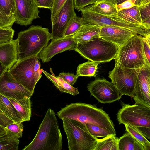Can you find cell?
<instances>
[{
    "label": "cell",
    "mask_w": 150,
    "mask_h": 150,
    "mask_svg": "<svg viewBox=\"0 0 150 150\" xmlns=\"http://www.w3.org/2000/svg\"><path fill=\"white\" fill-rule=\"evenodd\" d=\"M57 115L61 120L69 118L85 124H93L116 134L114 123L108 115L102 108L94 105L80 102L71 103L61 108Z\"/></svg>",
    "instance_id": "obj_1"
},
{
    "label": "cell",
    "mask_w": 150,
    "mask_h": 150,
    "mask_svg": "<svg viewBox=\"0 0 150 150\" xmlns=\"http://www.w3.org/2000/svg\"><path fill=\"white\" fill-rule=\"evenodd\" d=\"M62 135L54 111L47 110L32 141L23 150H61Z\"/></svg>",
    "instance_id": "obj_2"
},
{
    "label": "cell",
    "mask_w": 150,
    "mask_h": 150,
    "mask_svg": "<svg viewBox=\"0 0 150 150\" xmlns=\"http://www.w3.org/2000/svg\"><path fill=\"white\" fill-rule=\"evenodd\" d=\"M52 39L47 28L33 25L18 33L16 40L18 61L37 56Z\"/></svg>",
    "instance_id": "obj_3"
},
{
    "label": "cell",
    "mask_w": 150,
    "mask_h": 150,
    "mask_svg": "<svg viewBox=\"0 0 150 150\" xmlns=\"http://www.w3.org/2000/svg\"><path fill=\"white\" fill-rule=\"evenodd\" d=\"M119 47L99 37L85 43L77 44L74 50L84 58L100 64L115 60Z\"/></svg>",
    "instance_id": "obj_4"
},
{
    "label": "cell",
    "mask_w": 150,
    "mask_h": 150,
    "mask_svg": "<svg viewBox=\"0 0 150 150\" xmlns=\"http://www.w3.org/2000/svg\"><path fill=\"white\" fill-rule=\"evenodd\" d=\"M122 108L117 114L119 124H128L139 130L150 139V107L138 102L130 105L121 101Z\"/></svg>",
    "instance_id": "obj_5"
},
{
    "label": "cell",
    "mask_w": 150,
    "mask_h": 150,
    "mask_svg": "<svg viewBox=\"0 0 150 150\" xmlns=\"http://www.w3.org/2000/svg\"><path fill=\"white\" fill-rule=\"evenodd\" d=\"M69 150H94L97 138L89 132L86 124L69 118L62 119Z\"/></svg>",
    "instance_id": "obj_6"
},
{
    "label": "cell",
    "mask_w": 150,
    "mask_h": 150,
    "mask_svg": "<svg viewBox=\"0 0 150 150\" xmlns=\"http://www.w3.org/2000/svg\"><path fill=\"white\" fill-rule=\"evenodd\" d=\"M40 67L37 56L17 62L9 71L17 81L33 94L35 86L42 77Z\"/></svg>",
    "instance_id": "obj_7"
},
{
    "label": "cell",
    "mask_w": 150,
    "mask_h": 150,
    "mask_svg": "<svg viewBox=\"0 0 150 150\" xmlns=\"http://www.w3.org/2000/svg\"><path fill=\"white\" fill-rule=\"evenodd\" d=\"M143 38L142 36L137 34L120 47L115 63L122 67L131 69H138L145 66Z\"/></svg>",
    "instance_id": "obj_8"
},
{
    "label": "cell",
    "mask_w": 150,
    "mask_h": 150,
    "mask_svg": "<svg viewBox=\"0 0 150 150\" xmlns=\"http://www.w3.org/2000/svg\"><path fill=\"white\" fill-rule=\"evenodd\" d=\"M82 18L86 24L97 25L101 27L113 25L129 29L143 37L150 34L149 30L141 25L132 23L117 16H106L91 11L85 7L81 10Z\"/></svg>",
    "instance_id": "obj_9"
},
{
    "label": "cell",
    "mask_w": 150,
    "mask_h": 150,
    "mask_svg": "<svg viewBox=\"0 0 150 150\" xmlns=\"http://www.w3.org/2000/svg\"><path fill=\"white\" fill-rule=\"evenodd\" d=\"M140 68L124 67L115 63L114 69L109 71L108 77L122 96L126 95L132 97L133 96L136 81Z\"/></svg>",
    "instance_id": "obj_10"
},
{
    "label": "cell",
    "mask_w": 150,
    "mask_h": 150,
    "mask_svg": "<svg viewBox=\"0 0 150 150\" xmlns=\"http://www.w3.org/2000/svg\"><path fill=\"white\" fill-rule=\"evenodd\" d=\"M87 88L91 95L101 103H110L122 97L115 86L105 79H95L88 84Z\"/></svg>",
    "instance_id": "obj_11"
},
{
    "label": "cell",
    "mask_w": 150,
    "mask_h": 150,
    "mask_svg": "<svg viewBox=\"0 0 150 150\" xmlns=\"http://www.w3.org/2000/svg\"><path fill=\"white\" fill-rule=\"evenodd\" d=\"M0 94L8 98L19 100L33 94L17 81L8 70H5L0 77Z\"/></svg>",
    "instance_id": "obj_12"
},
{
    "label": "cell",
    "mask_w": 150,
    "mask_h": 150,
    "mask_svg": "<svg viewBox=\"0 0 150 150\" xmlns=\"http://www.w3.org/2000/svg\"><path fill=\"white\" fill-rule=\"evenodd\" d=\"M77 45V42L72 35L52 40L50 43L42 50L37 57L42 62H47L58 53L67 50H74Z\"/></svg>",
    "instance_id": "obj_13"
},
{
    "label": "cell",
    "mask_w": 150,
    "mask_h": 150,
    "mask_svg": "<svg viewBox=\"0 0 150 150\" xmlns=\"http://www.w3.org/2000/svg\"><path fill=\"white\" fill-rule=\"evenodd\" d=\"M16 12L14 14L15 22L21 25L27 26L32 21L40 18V11L34 0H15Z\"/></svg>",
    "instance_id": "obj_14"
},
{
    "label": "cell",
    "mask_w": 150,
    "mask_h": 150,
    "mask_svg": "<svg viewBox=\"0 0 150 150\" xmlns=\"http://www.w3.org/2000/svg\"><path fill=\"white\" fill-rule=\"evenodd\" d=\"M132 98L135 102L150 107V67L146 65L140 68Z\"/></svg>",
    "instance_id": "obj_15"
},
{
    "label": "cell",
    "mask_w": 150,
    "mask_h": 150,
    "mask_svg": "<svg viewBox=\"0 0 150 150\" xmlns=\"http://www.w3.org/2000/svg\"><path fill=\"white\" fill-rule=\"evenodd\" d=\"M74 8L73 0H67L61 9L56 21L52 24L51 40L63 37L70 20L76 16Z\"/></svg>",
    "instance_id": "obj_16"
},
{
    "label": "cell",
    "mask_w": 150,
    "mask_h": 150,
    "mask_svg": "<svg viewBox=\"0 0 150 150\" xmlns=\"http://www.w3.org/2000/svg\"><path fill=\"white\" fill-rule=\"evenodd\" d=\"M137 34L125 28L108 25L101 27L99 37L120 47Z\"/></svg>",
    "instance_id": "obj_17"
},
{
    "label": "cell",
    "mask_w": 150,
    "mask_h": 150,
    "mask_svg": "<svg viewBox=\"0 0 150 150\" xmlns=\"http://www.w3.org/2000/svg\"><path fill=\"white\" fill-rule=\"evenodd\" d=\"M0 61L8 71L18 61L16 39L0 44Z\"/></svg>",
    "instance_id": "obj_18"
},
{
    "label": "cell",
    "mask_w": 150,
    "mask_h": 150,
    "mask_svg": "<svg viewBox=\"0 0 150 150\" xmlns=\"http://www.w3.org/2000/svg\"><path fill=\"white\" fill-rule=\"evenodd\" d=\"M101 28L97 25L86 24L72 36L77 44L85 43L99 37Z\"/></svg>",
    "instance_id": "obj_19"
},
{
    "label": "cell",
    "mask_w": 150,
    "mask_h": 150,
    "mask_svg": "<svg viewBox=\"0 0 150 150\" xmlns=\"http://www.w3.org/2000/svg\"><path fill=\"white\" fill-rule=\"evenodd\" d=\"M116 5L115 0H98L93 5L86 7L98 14L115 16L118 12Z\"/></svg>",
    "instance_id": "obj_20"
},
{
    "label": "cell",
    "mask_w": 150,
    "mask_h": 150,
    "mask_svg": "<svg viewBox=\"0 0 150 150\" xmlns=\"http://www.w3.org/2000/svg\"><path fill=\"white\" fill-rule=\"evenodd\" d=\"M8 99L17 110L23 122L30 121L31 115L30 97H25L19 100Z\"/></svg>",
    "instance_id": "obj_21"
},
{
    "label": "cell",
    "mask_w": 150,
    "mask_h": 150,
    "mask_svg": "<svg viewBox=\"0 0 150 150\" xmlns=\"http://www.w3.org/2000/svg\"><path fill=\"white\" fill-rule=\"evenodd\" d=\"M42 72L45 76L55 86L59 91L73 95H76L79 93L78 89L71 86L64 81L62 78L51 75L42 69Z\"/></svg>",
    "instance_id": "obj_22"
},
{
    "label": "cell",
    "mask_w": 150,
    "mask_h": 150,
    "mask_svg": "<svg viewBox=\"0 0 150 150\" xmlns=\"http://www.w3.org/2000/svg\"><path fill=\"white\" fill-rule=\"evenodd\" d=\"M0 108L14 122H23L17 110L9 99L0 94Z\"/></svg>",
    "instance_id": "obj_23"
},
{
    "label": "cell",
    "mask_w": 150,
    "mask_h": 150,
    "mask_svg": "<svg viewBox=\"0 0 150 150\" xmlns=\"http://www.w3.org/2000/svg\"><path fill=\"white\" fill-rule=\"evenodd\" d=\"M118 150H145L140 144L128 132L118 139Z\"/></svg>",
    "instance_id": "obj_24"
},
{
    "label": "cell",
    "mask_w": 150,
    "mask_h": 150,
    "mask_svg": "<svg viewBox=\"0 0 150 150\" xmlns=\"http://www.w3.org/2000/svg\"><path fill=\"white\" fill-rule=\"evenodd\" d=\"M117 16L129 23L142 25L138 6L135 5L129 9L119 11Z\"/></svg>",
    "instance_id": "obj_25"
},
{
    "label": "cell",
    "mask_w": 150,
    "mask_h": 150,
    "mask_svg": "<svg viewBox=\"0 0 150 150\" xmlns=\"http://www.w3.org/2000/svg\"><path fill=\"white\" fill-rule=\"evenodd\" d=\"M114 135L101 139L97 138V143L94 150H118V138Z\"/></svg>",
    "instance_id": "obj_26"
},
{
    "label": "cell",
    "mask_w": 150,
    "mask_h": 150,
    "mask_svg": "<svg viewBox=\"0 0 150 150\" xmlns=\"http://www.w3.org/2000/svg\"><path fill=\"white\" fill-rule=\"evenodd\" d=\"M99 64L88 60L80 64L77 67L76 75L78 77L79 76L95 77Z\"/></svg>",
    "instance_id": "obj_27"
},
{
    "label": "cell",
    "mask_w": 150,
    "mask_h": 150,
    "mask_svg": "<svg viewBox=\"0 0 150 150\" xmlns=\"http://www.w3.org/2000/svg\"><path fill=\"white\" fill-rule=\"evenodd\" d=\"M124 125L126 131L143 146L145 150H150V142L143 133L132 125L128 124Z\"/></svg>",
    "instance_id": "obj_28"
},
{
    "label": "cell",
    "mask_w": 150,
    "mask_h": 150,
    "mask_svg": "<svg viewBox=\"0 0 150 150\" xmlns=\"http://www.w3.org/2000/svg\"><path fill=\"white\" fill-rule=\"evenodd\" d=\"M6 134L10 138L19 140L22 137L23 130L22 122H13L5 127Z\"/></svg>",
    "instance_id": "obj_29"
},
{
    "label": "cell",
    "mask_w": 150,
    "mask_h": 150,
    "mask_svg": "<svg viewBox=\"0 0 150 150\" xmlns=\"http://www.w3.org/2000/svg\"><path fill=\"white\" fill-rule=\"evenodd\" d=\"M85 24L82 17H77L76 16H75L69 22L65 31L63 37L73 35Z\"/></svg>",
    "instance_id": "obj_30"
},
{
    "label": "cell",
    "mask_w": 150,
    "mask_h": 150,
    "mask_svg": "<svg viewBox=\"0 0 150 150\" xmlns=\"http://www.w3.org/2000/svg\"><path fill=\"white\" fill-rule=\"evenodd\" d=\"M19 140L9 138L6 134L0 137V150H18Z\"/></svg>",
    "instance_id": "obj_31"
},
{
    "label": "cell",
    "mask_w": 150,
    "mask_h": 150,
    "mask_svg": "<svg viewBox=\"0 0 150 150\" xmlns=\"http://www.w3.org/2000/svg\"><path fill=\"white\" fill-rule=\"evenodd\" d=\"M90 133L96 138L105 137L111 135L116 136V134L106 129L94 125L86 123V124Z\"/></svg>",
    "instance_id": "obj_32"
},
{
    "label": "cell",
    "mask_w": 150,
    "mask_h": 150,
    "mask_svg": "<svg viewBox=\"0 0 150 150\" xmlns=\"http://www.w3.org/2000/svg\"><path fill=\"white\" fill-rule=\"evenodd\" d=\"M0 7L6 16H14L16 12L15 0H0Z\"/></svg>",
    "instance_id": "obj_33"
},
{
    "label": "cell",
    "mask_w": 150,
    "mask_h": 150,
    "mask_svg": "<svg viewBox=\"0 0 150 150\" xmlns=\"http://www.w3.org/2000/svg\"><path fill=\"white\" fill-rule=\"evenodd\" d=\"M67 0H53L51 12V21L52 24L57 20L59 13Z\"/></svg>",
    "instance_id": "obj_34"
},
{
    "label": "cell",
    "mask_w": 150,
    "mask_h": 150,
    "mask_svg": "<svg viewBox=\"0 0 150 150\" xmlns=\"http://www.w3.org/2000/svg\"><path fill=\"white\" fill-rule=\"evenodd\" d=\"M15 21L14 15L10 16H6L0 7V28H12Z\"/></svg>",
    "instance_id": "obj_35"
},
{
    "label": "cell",
    "mask_w": 150,
    "mask_h": 150,
    "mask_svg": "<svg viewBox=\"0 0 150 150\" xmlns=\"http://www.w3.org/2000/svg\"><path fill=\"white\" fill-rule=\"evenodd\" d=\"M14 33L12 28H0V44L11 41Z\"/></svg>",
    "instance_id": "obj_36"
},
{
    "label": "cell",
    "mask_w": 150,
    "mask_h": 150,
    "mask_svg": "<svg viewBox=\"0 0 150 150\" xmlns=\"http://www.w3.org/2000/svg\"><path fill=\"white\" fill-rule=\"evenodd\" d=\"M143 46L146 65L150 67V34L143 37Z\"/></svg>",
    "instance_id": "obj_37"
},
{
    "label": "cell",
    "mask_w": 150,
    "mask_h": 150,
    "mask_svg": "<svg viewBox=\"0 0 150 150\" xmlns=\"http://www.w3.org/2000/svg\"><path fill=\"white\" fill-rule=\"evenodd\" d=\"M58 77L62 78L65 81L71 86H73L76 82L78 77L76 75H74L73 73L64 72L59 73Z\"/></svg>",
    "instance_id": "obj_38"
},
{
    "label": "cell",
    "mask_w": 150,
    "mask_h": 150,
    "mask_svg": "<svg viewBox=\"0 0 150 150\" xmlns=\"http://www.w3.org/2000/svg\"><path fill=\"white\" fill-rule=\"evenodd\" d=\"M142 22L150 19V3L139 6Z\"/></svg>",
    "instance_id": "obj_39"
},
{
    "label": "cell",
    "mask_w": 150,
    "mask_h": 150,
    "mask_svg": "<svg viewBox=\"0 0 150 150\" xmlns=\"http://www.w3.org/2000/svg\"><path fill=\"white\" fill-rule=\"evenodd\" d=\"M98 0H73L74 8L78 11L86 6L95 3Z\"/></svg>",
    "instance_id": "obj_40"
},
{
    "label": "cell",
    "mask_w": 150,
    "mask_h": 150,
    "mask_svg": "<svg viewBox=\"0 0 150 150\" xmlns=\"http://www.w3.org/2000/svg\"><path fill=\"white\" fill-rule=\"evenodd\" d=\"M38 8H45L51 9L53 0H34Z\"/></svg>",
    "instance_id": "obj_41"
},
{
    "label": "cell",
    "mask_w": 150,
    "mask_h": 150,
    "mask_svg": "<svg viewBox=\"0 0 150 150\" xmlns=\"http://www.w3.org/2000/svg\"><path fill=\"white\" fill-rule=\"evenodd\" d=\"M136 0H129L126 1L120 4L116 5L117 11L130 8L135 6Z\"/></svg>",
    "instance_id": "obj_42"
},
{
    "label": "cell",
    "mask_w": 150,
    "mask_h": 150,
    "mask_svg": "<svg viewBox=\"0 0 150 150\" xmlns=\"http://www.w3.org/2000/svg\"><path fill=\"white\" fill-rule=\"evenodd\" d=\"M13 122L5 115L0 108V125L5 127L9 124Z\"/></svg>",
    "instance_id": "obj_43"
},
{
    "label": "cell",
    "mask_w": 150,
    "mask_h": 150,
    "mask_svg": "<svg viewBox=\"0 0 150 150\" xmlns=\"http://www.w3.org/2000/svg\"><path fill=\"white\" fill-rule=\"evenodd\" d=\"M6 134L5 127L0 125V137L3 136Z\"/></svg>",
    "instance_id": "obj_44"
},
{
    "label": "cell",
    "mask_w": 150,
    "mask_h": 150,
    "mask_svg": "<svg viewBox=\"0 0 150 150\" xmlns=\"http://www.w3.org/2000/svg\"><path fill=\"white\" fill-rule=\"evenodd\" d=\"M5 70V68L0 61V77Z\"/></svg>",
    "instance_id": "obj_45"
},
{
    "label": "cell",
    "mask_w": 150,
    "mask_h": 150,
    "mask_svg": "<svg viewBox=\"0 0 150 150\" xmlns=\"http://www.w3.org/2000/svg\"><path fill=\"white\" fill-rule=\"evenodd\" d=\"M150 3V0H142L139 6Z\"/></svg>",
    "instance_id": "obj_46"
},
{
    "label": "cell",
    "mask_w": 150,
    "mask_h": 150,
    "mask_svg": "<svg viewBox=\"0 0 150 150\" xmlns=\"http://www.w3.org/2000/svg\"><path fill=\"white\" fill-rule=\"evenodd\" d=\"M127 0H115V1L116 4L117 5Z\"/></svg>",
    "instance_id": "obj_47"
},
{
    "label": "cell",
    "mask_w": 150,
    "mask_h": 150,
    "mask_svg": "<svg viewBox=\"0 0 150 150\" xmlns=\"http://www.w3.org/2000/svg\"><path fill=\"white\" fill-rule=\"evenodd\" d=\"M142 0H136L135 2V5L139 6Z\"/></svg>",
    "instance_id": "obj_48"
}]
</instances>
